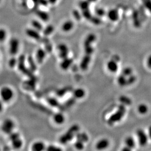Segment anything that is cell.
Listing matches in <instances>:
<instances>
[{
	"mask_svg": "<svg viewBox=\"0 0 151 151\" xmlns=\"http://www.w3.org/2000/svg\"><path fill=\"white\" fill-rule=\"evenodd\" d=\"M125 144L126 147L132 150L136 146V141L134 137L131 136H129L125 139Z\"/></svg>",
	"mask_w": 151,
	"mask_h": 151,
	"instance_id": "21",
	"label": "cell"
},
{
	"mask_svg": "<svg viewBox=\"0 0 151 151\" xmlns=\"http://www.w3.org/2000/svg\"><path fill=\"white\" fill-rule=\"evenodd\" d=\"M109 145V141L106 138H103L98 141L96 143V148L98 150H103L108 148Z\"/></svg>",
	"mask_w": 151,
	"mask_h": 151,
	"instance_id": "17",
	"label": "cell"
},
{
	"mask_svg": "<svg viewBox=\"0 0 151 151\" xmlns=\"http://www.w3.org/2000/svg\"><path fill=\"white\" fill-rule=\"evenodd\" d=\"M17 60H16V59L14 57L11 58L9 61V66L11 67V68H14L15 66L17 64Z\"/></svg>",
	"mask_w": 151,
	"mask_h": 151,
	"instance_id": "43",
	"label": "cell"
},
{
	"mask_svg": "<svg viewBox=\"0 0 151 151\" xmlns=\"http://www.w3.org/2000/svg\"><path fill=\"white\" fill-rule=\"evenodd\" d=\"M148 110H149V108H148L147 105L143 103L140 104L137 107V111L139 113L142 115H144L147 113Z\"/></svg>",
	"mask_w": 151,
	"mask_h": 151,
	"instance_id": "28",
	"label": "cell"
},
{
	"mask_svg": "<svg viewBox=\"0 0 151 151\" xmlns=\"http://www.w3.org/2000/svg\"><path fill=\"white\" fill-rule=\"evenodd\" d=\"M76 139L77 140L80 141L83 143H86L89 140V137L87 134L84 132L78 133L76 134Z\"/></svg>",
	"mask_w": 151,
	"mask_h": 151,
	"instance_id": "29",
	"label": "cell"
},
{
	"mask_svg": "<svg viewBox=\"0 0 151 151\" xmlns=\"http://www.w3.org/2000/svg\"><path fill=\"white\" fill-rule=\"evenodd\" d=\"M25 33L28 37L37 41L41 40L42 39L41 35L40 34V31L33 28H26Z\"/></svg>",
	"mask_w": 151,
	"mask_h": 151,
	"instance_id": "7",
	"label": "cell"
},
{
	"mask_svg": "<svg viewBox=\"0 0 151 151\" xmlns=\"http://www.w3.org/2000/svg\"><path fill=\"white\" fill-rule=\"evenodd\" d=\"M74 23L72 20H67L63 23L61 26V29L64 32H69L74 29Z\"/></svg>",
	"mask_w": 151,
	"mask_h": 151,
	"instance_id": "13",
	"label": "cell"
},
{
	"mask_svg": "<svg viewBox=\"0 0 151 151\" xmlns=\"http://www.w3.org/2000/svg\"><path fill=\"white\" fill-rule=\"evenodd\" d=\"M57 50L58 51L59 56L62 60L68 57L69 48L66 44L64 43L59 44L57 46Z\"/></svg>",
	"mask_w": 151,
	"mask_h": 151,
	"instance_id": "10",
	"label": "cell"
},
{
	"mask_svg": "<svg viewBox=\"0 0 151 151\" xmlns=\"http://www.w3.org/2000/svg\"><path fill=\"white\" fill-rule=\"evenodd\" d=\"M46 56V52L43 48H40L37 50L36 52V60L38 63L41 64L45 59Z\"/></svg>",
	"mask_w": 151,
	"mask_h": 151,
	"instance_id": "19",
	"label": "cell"
},
{
	"mask_svg": "<svg viewBox=\"0 0 151 151\" xmlns=\"http://www.w3.org/2000/svg\"><path fill=\"white\" fill-rule=\"evenodd\" d=\"M91 3L88 0H81L78 3L80 11H83L89 9Z\"/></svg>",
	"mask_w": 151,
	"mask_h": 151,
	"instance_id": "25",
	"label": "cell"
},
{
	"mask_svg": "<svg viewBox=\"0 0 151 151\" xmlns=\"http://www.w3.org/2000/svg\"><path fill=\"white\" fill-rule=\"evenodd\" d=\"M126 112L125 106L121 104L118 106L117 111L109 117L107 121L110 126H112L122 120Z\"/></svg>",
	"mask_w": 151,
	"mask_h": 151,
	"instance_id": "1",
	"label": "cell"
},
{
	"mask_svg": "<svg viewBox=\"0 0 151 151\" xmlns=\"http://www.w3.org/2000/svg\"><path fill=\"white\" fill-rule=\"evenodd\" d=\"M7 37V32L3 28H1L0 30V40L1 42H3L5 40Z\"/></svg>",
	"mask_w": 151,
	"mask_h": 151,
	"instance_id": "39",
	"label": "cell"
},
{
	"mask_svg": "<svg viewBox=\"0 0 151 151\" xmlns=\"http://www.w3.org/2000/svg\"><path fill=\"white\" fill-rule=\"evenodd\" d=\"M19 40L17 38H12L9 42V52L11 55H16L19 51Z\"/></svg>",
	"mask_w": 151,
	"mask_h": 151,
	"instance_id": "8",
	"label": "cell"
},
{
	"mask_svg": "<svg viewBox=\"0 0 151 151\" xmlns=\"http://www.w3.org/2000/svg\"><path fill=\"white\" fill-rule=\"evenodd\" d=\"M91 56L84 55L80 63V68L83 70H86L88 69L91 60Z\"/></svg>",
	"mask_w": 151,
	"mask_h": 151,
	"instance_id": "16",
	"label": "cell"
},
{
	"mask_svg": "<svg viewBox=\"0 0 151 151\" xmlns=\"http://www.w3.org/2000/svg\"><path fill=\"white\" fill-rule=\"evenodd\" d=\"M142 2L145 7L151 12V0H142Z\"/></svg>",
	"mask_w": 151,
	"mask_h": 151,
	"instance_id": "42",
	"label": "cell"
},
{
	"mask_svg": "<svg viewBox=\"0 0 151 151\" xmlns=\"http://www.w3.org/2000/svg\"><path fill=\"white\" fill-rule=\"evenodd\" d=\"M28 63L29 67H30V70L32 72H34L35 71H36V69H37V67H36V64H35L34 60L33 59L32 57H28Z\"/></svg>",
	"mask_w": 151,
	"mask_h": 151,
	"instance_id": "33",
	"label": "cell"
},
{
	"mask_svg": "<svg viewBox=\"0 0 151 151\" xmlns=\"http://www.w3.org/2000/svg\"><path fill=\"white\" fill-rule=\"evenodd\" d=\"M95 15L99 17H102L106 15L107 12L102 7H97L95 10Z\"/></svg>",
	"mask_w": 151,
	"mask_h": 151,
	"instance_id": "37",
	"label": "cell"
},
{
	"mask_svg": "<svg viewBox=\"0 0 151 151\" xmlns=\"http://www.w3.org/2000/svg\"><path fill=\"white\" fill-rule=\"evenodd\" d=\"M122 150L124 151H130L132 150L130 149L129 148L127 147L126 146H125V147L123 149H122Z\"/></svg>",
	"mask_w": 151,
	"mask_h": 151,
	"instance_id": "49",
	"label": "cell"
},
{
	"mask_svg": "<svg viewBox=\"0 0 151 151\" xmlns=\"http://www.w3.org/2000/svg\"><path fill=\"white\" fill-rule=\"evenodd\" d=\"M107 16L109 20L113 22L119 20V10L117 9H112L107 12Z\"/></svg>",
	"mask_w": 151,
	"mask_h": 151,
	"instance_id": "12",
	"label": "cell"
},
{
	"mask_svg": "<svg viewBox=\"0 0 151 151\" xmlns=\"http://www.w3.org/2000/svg\"><path fill=\"white\" fill-rule=\"evenodd\" d=\"M48 101L50 105H52V106L57 107L59 105L58 102L57 101L56 99H54V98H49L48 100Z\"/></svg>",
	"mask_w": 151,
	"mask_h": 151,
	"instance_id": "41",
	"label": "cell"
},
{
	"mask_svg": "<svg viewBox=\"0 0 151 151\" xmlns=\"http://www.w3.org/2000/svg\"><path fill=\"white\" fill-rule=\"evenodd\" d=\"M148 136L151 139V125L148 128Z\"/></svg>",
	"mask_w": 151,
	"mask_h": 151,
	"instance_id": "47",
	"label": "cell"
},
{
	"mask_svg": "<svg viewBox=\"0 0 151 151\" xmlns=\"http://www.w3.org/2000/svg\"><path fill=\"white\" fill-rule=\"evenodd\" d=\"M74 95L75 98H82L85 96V92L84 89L81 88H79L76 89L74 91Z\"/></svg>",
	"mask_w": 151,
	"mask_h": 151,
	"instance_id": "30",
	"label": "cell"
},
{
	"mask_svg": "<svg viewBox=\"0 0 151 151\" xmlns=\"http://www.w3.org/2000/svg\"><path fill=\"white\" fill-rule=\"evenodd\" d=\"M96 39L97 37L96 35L94 33H89L86 36L83 44L84 55L91 56L95 50L93 46V44L96 41Z\"/></svg>",
	"mask_w": 151,
	"mask_h": 151,
	"instance_id": "2",
	"label": "cell"
},
{
	"mask_svg": "<svg viewBox=\"0 0 151 151\" xmlns=\"http://www.w3.org/2000/svg\"><path fill=\"white\" fill-rule=\"evenodd\" d=\"M14 127V124L12 120L6 119L3 124L2 129L5 133L9 134L12 132Z\"/></svg>",
	"mask_w": 151,
	"mask_h": 151,
	"instance_id": "11",
	"label": "cell"
},
{
	"mask_svg": "<svg viewBox=\"0 0 151 151\" xmlns=\"http://www.w3.org/2000/svg\"><path fill=\"white\" fill-rule=\"evenodd\" d=\"M49 3L48 0H39L38 1V4L40 5H43V6H46L48 5Z\"/></svg>",
	"mask_w": 151,
	"mask_h": 151,
	"instance_id": "44",
	"label": "cell"
},
{
	"mask_svg": "<svg viewBox=\"0 0 151 151\" xmlns=\"http://www.w3.org/2000/svg\"><path fill=\"white\" fill-rule=\"evenodd\" d=\"M79 127L77 125H74L68 130L65 134L60 137L59 141L62 144H66L70 141L72 140L74 136L77 134Z\"/></svg>",
	"mask_w": 151,
	"mask_h": 151,
	"instance_id": "3",
	"label": "cell"
},
{
	"mask_svg": "<svg viewBox=\"0 0 151 151\" xmlns=\"http://www.w3.org/2000/svg\"><path fill=\"white\" fill-rule=\"evenodd\" d=\"M45 144H44V143L40 142V141L34 143L32 146V151H43L45 149Z\"/></svg>",
	"mask_w": 151,
	"mask_h": 151,
	"instance_id": "26",
	"label": "cell"
},
{
	"mask_svg": "<svg viewBox=\"0 0 151 151\" xmlns=\"http://www.w3.org/2000/svg\"><path fill=\"white\" fill-rule=\"evenodd\" d=\"M147 67L149 68V69H151V54L147 58Z\"/></svg>",
	"mask_w": 151,
	"mask_h": 151,
	"instance_id": "46",
	"label": "cell"
},
{
	"mask_svg": "<svg viewBox=\"0 0 151 151\" xmlns=\"http://www.w3.org/2000/svg\"><path fill=\"white\" fill-rule=\"evenodd\" d=\"M136 134L137 136L138 142L140 146H144L147 144L149 136L143 129H137Z\"/></svg>",
	"mask_w": 151,
	"mask_h": 151,
	"instance_id": "6",
	"label": "cell"
},
{
	"mask_svg": "<svg viewBox=\"0 0 151 151\" xmlns=\"http://www.w3.org/2000/svg\"><path fill=\"white\" fill-rule=\"evenodd\" d=\"M72 62H73V60L72 59L67 57L66 58L62 60L60 66L62 70H67L69 69V67H70L71 65L72 64Z\"/></svg>",
	"mask_w": 151,
	"mask_h": 151,
	"instance_id": "20",
	"label": "cell"
},
{
	"mask_svg": "<svg viewBox=\"0 0 151 151\" xmlns=\"http://www.w3.org/2000/svg\"><path fill=\"white\" fill-rule=\"evenodd\" d=\"M36 15L41 21L44 22H46L50 20V15L48 12L44 11L38 9L35 12Z\"/></svg>",
	"mask_w": 151,
	"mask_h": 151,
	"instance_id": "14",
	"label": "cell"
},
{
	"mask_svg": "<svg viewBox=\"0 0 151 151\" xmlns=\"http://www.w3.org/2000/svg\"><path fill=\"white\" fill-rule=\"evenodd\" d=\"M53 119L56 123L61 124L64 122L65 117L61 113H57L54 116Z\"/></svg>",
	"mask_w": 151,
	"mask_h": 151,
	"instance_id": "31",
	"label": "cell"
},
{
	"mask_svg": "<svg viewBox=\"0 0 151 151\" xmlns=\"http://www.w3.org/2000/svg\"><path fill=\"white\" fill-rule=\"evenodd\" d=\"M54 26L52 25H48L46 27L44 28L43 32V34L45 37L50 36L54 31Z\"/></svg>",
	"mask_w": 151,
	"mask_h": 151,
	"instance_id": "24",
	"label": "cell"
},
{
	"mask_svg": "<svg viewBox=\"0 0 151 151\" xmlns=\"http://www.w3.org/2000/svg\"><path fill=\"white\" fill-rule=\"evenodd\" d=\"M9 139L11 142L13 147L15 149H18L22 146V141L20 138L19 134L17 132H12L9 134Z\"/></svg>",
	"mask_w": 151,
	"mask_h": 151,
	"instance_id": "5",
	"label": "cell"
},
{
	"mask_svg": "<svg viewBox=\"0 0 151 151\" xmlns=\"http://www.w3.org/2000/svg\"><path fill=\"white\" fill-rule=\"evenodd\" d=\"M121 74L126 77H128L129 76L132 75L133 74V70L132 68L130 67H126L124 68L122 70Z\"/></svg>",
	"mask_w": 151,
	"mask_h": 151,
	"instance_id": "36",
	"label": "cell"
},
{
	"mask_svg": "<svg viewBox=\"0 0 151 151\" xmlns=\"http://www.w3.org/2000/svg\"><path fill=\"white\" fill-rule=\"evenodd\" d=\"M48 1L50 4L54 5V4H55L57 2L58 0H48Z\"/></svg>",
	"mask_w": 151,
	"mask_h": 151,
	"instance_id": "48",
	"label": "cell"
},
{
	"mask_svg": "<svg viewBox=\"0 0 151 151\" xmlns=\"http://www.w3.org/2000/svg\"><path fill=\"white\" fill-rule=\"evenodd\" d=\"M72 14L74 18L76 19V21H80L83 18L82 14L81 11H79L76 9L73 10Z\"/></svg>",
	"mask_w": 151,
	"mask_h": 151,
	"instance_id": "32",
	"label": "cell"
},
{
	"mask_svg": "<svg viewBox=\"0 0 151 151\" xmlns=\"http://www.w3.org/2000/svg\"><path fill=\"white\" fill-rule=\"evenodd\" d=\"M119 101L121 104L125 106H130L132 104V100L130 97L125 95H121L119 97Z\"/></svg>",
	"mask_w": 151,
	"mask_h": 151,
	"instance_id": "27",
	"label": "cell"
},
{
	"mask_svg": "<svg viewBox=\"0 0 151 151\" xmlns=\"http://www.w3.org/2000/svg\"><path fill=\"white\" fill-rule=\"evenodd\" d=\"M84 143L80 141L77 140L74 143V145L76 149L81 150H82L84 148Z\"/></svg>",
	"mask_w": 151,
	"mask_h": 151,
	"instance_id": "40",
	"label": "cell"
},
{
	"mask_svg": "<svg viewBox=\"0 0 151 151\" xmlns=\"http://www.w3.org/2000/svg\"><path fill=\"white\" fill-rule=\"evenodd\" d=\"M82 14L83 18H84L85 19L89 21L93 17V14L91 13V11H90V9H88L85 11H81Z\"/></svg>",
	"mask_w": 151,
	"mask_h": 151,
	"instance_id": "34",
	"label": "cell"
},
{
	"mask_svg": "<svg viewBox=\"0 0 151 151\" xmlns=\"http://www.w3.org/2000/svg\"><path fill=\"white\" fill-rule=\"evenodd\" d=\"M18 69L19 70H20L23 74L28 76L29 78L36 79V77L32 74V72L31 70H28L26 68V65H25V55H21L19 57V59L18 60Z\"/></svg>",
	"mask_w": 151,
	"mask_h": 151,
	"instance_id": "4",
	"label": "cell"
},
{
	"mask_svg": "<svg viewBox=\"0 0 151 151\" xmlns=\"http://www.w3.org/2000/svg\"><path fill=\"white\" fill-rule=\"evenodd\" d=\"M137 78L136 76L132 74V75L127 77V81H128V85H131L134 84L136 81Z\"/></svg>",
	"mask_w": 151,
	"mask_h": 151,
	"instance_id": "38",
	"label": "cell"
},
{
	"mask_svg": "<svg viewBox=\"0 0 151 151\" xmlns=\"http://www.w3.org/2000/svg\"><path fill=\"white\" fill-rule=\"evenodd\" d=\"M47 150L48 151H52V150H61V149L57 147L56 146H52V145H50V146H48V148H47Z\"/></svg>",
	"mask_w": 151,
	"mask_h": 151,
	"instance_id": "45",
	"label": "cell"
},
{
	"mask_svg": "<svg viewBox=\"0 0 151 151\" xmlns=\"http://www.w3.org/2000/svg\"><path fill=\"white\" fill-rule=\"evenodd\" d=\"M89 22L92 23L93 25L98 26L101 24L102 20L101 17H99L95 15V16H93V17L89 20Z\"/></svg>",
	"mask_w": 151,
	"mask_h": 151,
	"instance_id": "35",
	"label": "cell"
},
{
	"mask_svg": "<svg viewBox=\"0 0 151 151\" xmlns=\"http://www.w3.org/2000/svg\"><path fill=\"white\" fill-rule=\"evenodd\" d=\"M1 95L4 101L7 102L11 99L13 96V92L11 88L5 87L1 89Z\"/></svg>",
	"mask_w": 151,
	"mask_h": 151,
	"instance_id": "9",
	"label": "cell"
},
{
	"mask_svg": "<svg viewBox=\"0 0 151 151\" xmlns=\"http://www.w3.org/2000/svg\"><path fill=\"white\" fill-rule=\"evenodd\" d=\"M91 3H95L96 2L97 0H88Z\"/></svg>",
	"mask_w": 151,
	"mask_h": 151,
	"instance_id": "50",
	"label": "cell"
},
{
	"mask_svg": "<svg viewBox=\"0 0 151 151\" xmlns=\"http://www.w3.org/2000/svg\"><path fill=\"white\" fill-rule=\"evenodd\" d=\"M31 25L33 28L37 30L40 32L43 31L44 28L42 23L35 19L32 20L31 21Z\"/></svg>",
	"mask_w": 151,
	"mask_h": 151,
	"instance_id": "22",
	"label": "cell"
},
{
	"mask_svg": "<svg viewBox=\"0 0 151 151\" xmlns=\"http://www.w3.org/2000/svg\"><path fill=\"white\" fill-rule=\"evenodd\" d=\"M36 79L29 78L28 80L24 83V87L28 91H33L35 89Z\"/></svg>",
	"mask_w": 151,
	"mask_h": 151,
	"instance_id": "18",
	"label": "cell"
},
{
	"mask_svg": "<svg viewBox=\"0 0 151 151\" xmlns=\"http://www.w3.org/2000/svg\"><path fill=\"white\" fill-rule=\"evenodd\" d=\"M117 83L119 86L124 87L125 86H128V81H127V77L122 74H120L117 77Z\"/></svg>",
	"mask_w": 151,
	"mask_h": 151,
	"instance_id": "23",
	"label": "cell"
},
{
	"mask_svg": "<svg viewBox=\"0 0 151 151\" xmlns=\"http://www.w3.org/2000/svg\"><path fill=\"white\" fill-rule=\"evenodd\" d=\"M107 67L109 71H110V72L115 73L117 72L119 69V65L117 64V61L113 59L108 62L107 65Z\"/></svg>",
	"mask_w": 151,
	"mask_h": 151,
	"instance_id": "15",
	"label": "cell"
}]
</instances>
